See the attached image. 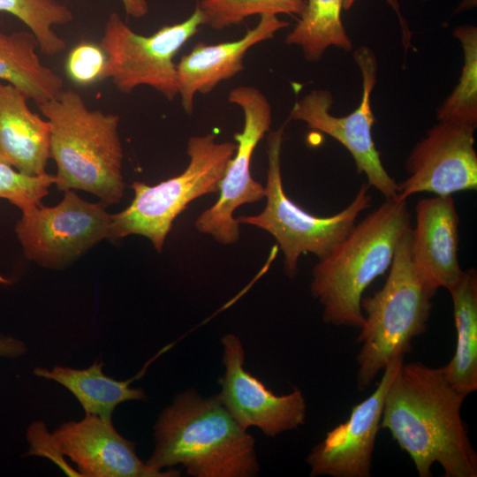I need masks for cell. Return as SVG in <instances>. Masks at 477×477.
<instances>
[{"label":"cell","instance_id":"obj_27","mask_svg":"<svg viewBox=\"0 0 477 477\" xmlns=\"http://www.w3.org/2000/svg\"><path fill=\"white\" fill-rule=\"evenodd\" d=\"M106 57L100 46L89 42L80 43L69 53L66 72L80 85H89L102 80Z\"/></svg>","mask_w":477,"mask_h":477},{"label":"cell","instance_id":"obj_11","mask_svg":"<svg viewBox=\"0 0 477 477\" xmlns=\"http://www.w3.org/2000/svg\"><path fill=\"white\" fill-rule=\"evenodd\" d=\"M228 101L242 110L243 130L234 134L237 148L220 182L217 201L203 211L195 222L200 232L211 235L217 242L226 245L239 238L234 211L241 205L265 197V188L251 176L250 163L257 144L269 131L272 119L268 99L254 87H234L228 95Z\"/></svg>","mask_w":477,"mask_h":477},{"label":"cell","instance_id":"obj_15","mask_svg":"<svg viewBox=\"0 0 477 477\" xmlns=\"http://www.w3.org/2000/svg\"><path fill=\"white\" fill-rule=\"evenodd\" d=\"M58 450L81 477H176L175 469L155 470L140 460L135 443L122 436L112 419L86 415L63 423L51 433Z\"/></svg>","mask_w":477,"mask_h":477},{"label":"cell","instance_id":"obj_5","mask_svg":"<svg viewBox=\"0 0 477 477\" xmlns=\"http://www.w3.org/2000/svg\"><path fill=\"white\" fill-rule=\"evenodd\" d=\"M411 229L397 246L389 276L372 296L361 299L365 322L357 343V384L370 386L395 358L411 351L412 341L423 334L432 309L430 292L418 275L411 254Z\"/></svg>","mask_w":477,"mask_h":477},{"label":"cell","instance_id":"obj_2","mask_svg":"<svg viewBox=\"0 0 477 477\" xmlns=\"http://www.w3.org/2000/svg\"><path fill=\"white\" fill-rule=\"evenodd\" d=\"M155 448L146 464L163 470L182 465L194 477H252L259 472L254 438L217 396L187 390L154 425Z\"/></svg>","mask_w":477,"mask_h":477},{"label":"cell","instance_id":"obj_29","mask_svg":"<svg viewBox=\"0 0 477 477\" xmlns=\"http://www.w3.org/2000/svg\"><path fill=\"white\" fill-rule=\"evenodd\" d=\"M27 351L26 344L12 336H0V357L18 358Z\"/></svg>","mask_w":477,"mask_h":477},{"label":"cell","instance_id":"obj_25","mask_svg":"<svg viewBox=\"0 0 477 477\" xmlns=\"http://www.w3.org/2000/svg\"><path fill=\"white\" fill-rule=\"evenodd\" d=\"M198 7L202 25L216 30L240 24L253 15L289 14L300 16L304 0H201Z\"/></svg>","mask_w":477,"mask_h":477},{"label":"cell","instance_id":"obj_10","mask_svg":"<svg viewBox=\"0 0 477 477\" xmlns=\"http://www.w3.org/2000/svg\"><path fill=\"white\" fill-rule=\"evenodd\" d=\"M21 211L15 231L24 254L45 268L62 269L109 238L111 215L105 204L88 202L72 190H65L57 206L41 203Z\"/></svg>","mask_w":477,"mask_h":477},{"label":"cell","instance_id":"obj_23","mask_svg":"<svg viewBox=\"0 0 477 477\" xmlns=\"http://www.w3.org/2000/svg\"><path fill=\"white\" fill-rule=\"evenodd\" d=\"M0 11L21 20L35 36L42 54L54 56L65 49V42L55 33L53 26L73 20V14L66 5L56 0H0Z\"/></svg>","mask_w":477,"mask_h":477},{"label":"cell","instance_id":"obj_21","mask_svg":"<svg viewBox=\"0 0 477 477\" xmlns=\"http://www.w3.org/2000/svg\"><path fill=\"white\" fill-rule=\"evenodd\" d=\"M39 44L30 32L0 31V80L12 84L37 104L55 98L63 90V79L44 65Z\"/></svg>","mask_w":477,"mask_h":477},{"label":"cell","instance_id":"obj_24","mask_svg":"<svg viewBox=\"0 0 477 477\" xmlns=\"http://www.w3.org/2000/svg\"><path fill=\"white\" fill-rule=\"evenodd\" d=\"M453 35L461 42L464 64L458 85L437 109L436 118L477 125V29L460 26Z\"/></svg>","mask_w":477,"mask_h":477},{"label":"cell","instance_id":"obj_20","mask_svg":"<svg viewBox=\"0 0 477 477\" xmlns=\"http://www.w3.org/2000/svg\"><path fill=\"white\" fill-rule=\"evenodd\" d=\"M457 332L456 349L443 367L450 384L467 397L477 390V273L470 269L449 290Z\"/></svg>","mask_w":477,"mask_h":477},{"label":"cell","instance_id":"obj_22","mask_svg":"<svg viewBox=\"0 0 477 477\" xmlns=\"http://www.w3.org/2000/svg\"><path fill=\"white\" fill-rule=\"evenodd\" d=\"M344 4V0H307L285 43L299 46L309 62L319 61L331 46L351 50L352 43L341 19Z\"/></svg>","mask_w":477,"mask_h":477},{"label":"cell","instance_id":"obj_16","mask_svg":"<svg viewBox=\"0 0 477 477\" xmlns=\"http://www.w3.org/2000/svg\"><path fill=\"white\" fill-rule=\"evenodd\" d=\"M416 223L411 229L414 268L434 294L448 291L462 276L458 262L459 217L452 195L424 198L415 206Z\"/></svg>","mask_w":477,"mask_h":477},{"label":"cell","instance_id":"obj_1","mask_svg":"<svg viewBox=\"0 0 477 477\" xmlns=\"http://www.w3.org/2000/svg\"><path fill=\"white\" fill-rule=\"evenodd\" d=\"M466 398L450 384L443 367L403 362L398 370L380 427L409 455L420 477L432 476L435 463L445 477L477 476V454L460 413Z\"/></svg>","mask_w":477,"mask_h":477},{"label":"cell","instance_id":"obj_9","mask_svg":"<svg viewBox=\"0 0 477 477\" xmlns=\"http://www.w3.org/2000/svg\"><path fill=\"white\" fill-rule=\"evenodd\" d=\"M352 56L360 70L363 87L361 102L354 111L344 117L331 115L332 94L328 90L314 89L294 103L289 118L303 121L309 128L339 141L352 155L358 172L367 177V183L385 199L395 198L398 183L385 170L371 134L375 122L371 93L376 83L377 60L367 46L359 47Z\"/></svg>","mask_w":477,"mask_h":477},{"label":"cell","instance_id":"obj_4","mask_svg":"<svg viewBox=\"0 0 477 477\" xmlns=\"http://www.w3.org/2000/svg\"><path fill=\"white\" fill-rule=\"evenodd\" d=\"M38 107L50 125L57 187L92 193L105 205L119 202L125 191L119 117L88 109L72 89H63Z\"/></svg>","mask_w":477,"mask_h":477},{"label":"cell","instance_id":"obj_18","mask_svg":"<svg viewBox=\"0 0 477 477\" xmlns=\"http://www.w3.org/2000/svg\"><path fill=\"white\" fill-rule=\"evenodd\" d=\"M18 87L0 82V162L28 175L40 176L50 158V125L28 107Z\"/></svg>","mask_w":477,"mask_h":477},{"label":"cell","instance_id":"obj_6","mask_svg":"<svg viewBox=\"0 0 477 477\" xmlns=\"http://www.w3.org/2000/svg\"><path fill=\"white\" fill-rule=\"evenodd\" d=\"M237 144L216 142L214 133L193 136L187 142L190 158L179 175L155 186L135 181L134 198L123 211L111 215L109 238L132 234L148 238L161 252L173 221L193 200L219 191L220 182Z\"/></svg>","mask_w":477,"mask_h":477},{"label":"cell","instance_id":"obj_28","mask_svg":"<svg viewBox=\"0 0 477 477\" xmlns=\"http://www.w3.org/2000/svg\"><path fill=\"white\" fill-rule=\"evenodd\" d=\"M26 439L30 444L26 456H43L54 460L68 475L80 476L79 473L70 467L64 460L63 454L58 450L42 421L33 422L26 431Z\"/></svg>","mask_w":477,"mask_h":477},{"label":"cell","instance_id":"obj_8","mask_svg":"<svg viewBox=\"0 0 477 477\" xmlns=\"http://www.w3.org/2000/svg\"><path fill=\"white\" fill-rule=\"evenodd\" d=\"M201 25L202 15L197 5L183 22L164 26L152 35L144 36L135 33L117 13L112 12L99 45L106 57L102 80L110 79L124 93L146 85L173 101L178 95L173 59Z\"/></svg>","mask_w":477,"mask_h":477},{"label":"cell","instance_id":"obj_31","mask_svg":"<svg viewBox=\"0 0 477 477\" xmlns=\"http://www.w3.org/2000/svg\"><path fill=\"white\" fill-rule=\"evenodd\" d=\"M386 1L393 7L395 11L398 15L400 24H401V26H402V29H403V34H406L408 32L407 25H406L405 21L404 20V19L401 17V14L399 12L398 4L397 0H386Z\"/></svg>","mask_w":477,"mask_h":477},{"label":"cell","instance_id":"obj_14","mask_svg":"<svg viewBox=\"0 0 477 477\" xmlns=\"http://www.w3.org/2000/svg\"><path fill=\"white\" fill-rule=\"evenodd\" d=\"M404 362L393 359L383 369L375 391L352 406L348 420L330 429L309 453L311 476L369 477L384 400L390 385Z\"/></svg>","mask_w":477,"mask_h":477},{"label":"cell","instance_id":"obj_13","mask_svg":"<svg viewBox=\"0 0 477 477\" xmlns=\"http://www.w3.org/2000/svg\"><path fill=\"white\" fill-rule=\"evenodd\" d=\"M221 342L225 371L219 380L221 391L217 397L243 428L256 427L275 437L305 424L307 404L300 390L274 394L245 369V351L237 336L227 334Z\"/></svg>","mask_w":477,"mask_h":477},{"label":"cell","instance_id":"obj_30","mask_svg":"<svg viewBox=\"0 0 477 477\" xmlns=\"http://www.w3.org/2000/svg\"><path fill=\"white\" fill-rule=\"evenodd\" d=\"M126 14L130 17L140 19L148 11L146 0H121Z\"/></svg>","mask_w":477,"mask_h":477},{"label":"cell","instance_id":"obj_7","mask_svg":"<svg viewBox=\"0 0 477 477\" xmlns=\"http://www.w3.org/2000/svg\"><path fill=\"white\" fill-rule=\"evenodd\" d=\"M284 127L285 124L268 136L264 209L255 216H239L237 221L270 233L284 253L287 275L294 276L301 254L310 253L321 260L344 238L359 215L371 206V186L363 183L352 202L330 216H314L301 208L286 195L283 186L281 151Z\"/></svg>","mask_w":477,"mask_h":477},{"label":"cell","instance_id":"obj_17","mask_svg":"<svg viewBox=\"0 0 477 477\" xmlns=\"http://www.w3.org/2000/svg\"><path fill=\"white\" fill-rule=\"evenodd\" d=\"M289 26L274 15H261L255 27L240 39L218 44L199 42L176 64L178 95L187 114L193 111L196 94H208L220 82L229 80L244 69L243 59L254 45L270 40Z\"/></svg>","mask_w":477,"mask_h":477},{"label":"cell","instance_id":"obj_3","mask_svg":"<svg viewBox=\"0 0 477 477\" xmlns=\"http://www.w3.org/2000/svg\"><path fill=\"white\" fill-rule=\"evenodd\" d=\"M411 228L406 200L385 199L355 223L313 269L310 291L328 324L360 329L365 290L390 267L403 234Z\"/></svg>","mask_w":477,"mask_h":477},{"label":"cell","instance_id":"obj_19","mask_svg":"<svg viewBox=\"0 0 477 477\" xmlns=\"http://www.w3.org/2000/svg\"><path fill=\"white\" fill-rule=\"evenodd\" d=\"M104 363L97 359L86 368L55 366L35 367L34 375L68 390L79 401L86 415L111 419L115 408L126 401L143 400L146 393L130 386L132 380L118 381L103 373Z\"/></svg>","mask_w":477,"mask_h":477},{"label":"cell","instance_id":"obj_12","mask_svg":"<svg viewBox=\"0 0 477 477\" xmlns=\"http://www.w3.org/2000/svg\"><path fill=\"white\" fill-rule=\"evenodd\" d=\"M477 125L438 121L413 148L407 178L398 184L397 200L418 193L448 196L477 188V155L473 133Z\"/></svg>","mask_w":477,"mask_h":477},{"label":"cell","instance_id":"obj_26","mask_svg":"<svg viewBox=\"0 0 477 477\" xmlns=\"http://www.w3.org/2000/svg\"><path fill=\"white\" fill-rule=\"evenodd\" d=\"M55 183V176L45 173L28 176L0 162V198L9 201L21 210L41 204Z\"/></svg>","mask_w":477,"mask_h":477}]
</instances>
